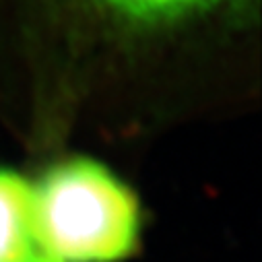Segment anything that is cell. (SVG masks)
I'll return each mask as SVG.
<instances>
[{"mask_svg":"<svg viewBox=\"0 0 262 262\" xmlns=\"http://www.w3.org/2000/svg\"><path fill=\"white\" fill-rule=\"evenodd\" d=\"M33 229L58 262H120L139 244L141 207L103 163L69 157L33 184Z\"/></svg>","mask_w":262,"mask_h":262,"instance_id":"1","label":"cell"},{"mask_svg":"<svg viewBox=\"0 0 262 262\" xmlns=\"http://www.w3.org/2000/svg\"><path fill=\"white\" fill-rule=\"evenodd\" d=\"M50 21L120 48L171 41L211 29H242L258 0H31Z\"/></svg>","mask_w":262,"mask_h":262,"instance_id":"2","label":"cell"},{"mask_svg":"<svg viewBox=\"0 0 262 262\" xmlns=\"http://www.w3.org/2000/svg\"><path fill=\"white\" fill-rule=\"evenodd\" d=\"M35 248L33 184L0 167V262H21Z\"/></svg>","mask_w":262,"mask_h":262,"instance_id":"3","label":"cell"},{"mask_svg":"<svg viewBox=\"0 0 262 262\" xmlns=\"http://www.w3.org/2000/svg\"><path fill=\"white\" fill-rule=\"evenodd\" d=\"M21 262H58V260H54V258H50L46 252H41L39 250V246L29 254V256H25Z\"/></svg>","mask_w":262,"mask_h":262,"instance_id":"4","label":"cell"}]
</instances>
